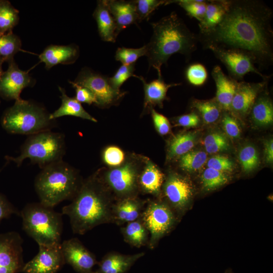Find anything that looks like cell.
<instances>
[{"instance_id": "cell-12", "label": "cell", "mask_w": 273, "mask_h": 273, "mask_svg": "<svg viewBox=\"0 0 273 273\" xmlns=\"http://www.w3.org/2000/svg\"><path fill=\"white\" fill-rule=\"evenodd\" d=\"M162 192L173 212H183L187 208L193 194L191 181L175 172L169 173L162 185Z\"/></svg>"}, {"instance_id": "cell-8", "label": "cell", "mask_w": 273, "mask_h": 273, "mask_svg": "<svg viewBox=\"0 0 273 273\" xmlns=\"http://www.w3.org/2000/svg\"><path fill=\"white\" fill-rule=\"evenodd\" d=\"M142 168L134 160L124 162L119 166L96 173L111 192L115 200L138 196V179Z\"/></svg>"}, {"instance_id": "cell-46", "label": "cell", "mask_w": 273, "mask_h": 273, "mask_svg": "<svg viewBox=\"0 0 273 273\" xmlns=\"http://www.w3.org/2000/svg\"><path fill=\"white\" fill-rule=\"evenodd\" d=\"M69 83L75 88V99L79 102L89 105L94 104L97 106V101L94 94L87 87L79 85L74 81H69Z\"/></svg>"}, {"instance_id": "cell-50", "label": "cell", "mask_w": 273, "mask_h": 273, "mask_svg": "<svg viewBox=\"0 0 273 273\" xmlns=\"http://www.w3.org/2000/svg\"><path fill=\"white\" fill-rule=\"evenodd\" d=\"M265 161L267 163H272L273 161V141L270 139L264 143Z\"/></svg>"}, {"instance_id": "cell-30", "label": "cell", "mask_w": 273, "mask_h": 273, "mask_svg": "<svg viewBox=\"0 0 273 273\" xmlns=\"http://www.w3.org/2000/svg\"><path fill=\"white\" fill-rule=\"evenodd\" d=\"M197 138L195 131L181 132L174 136L168 146V158L171 160L179 158L191 151L197 143Z\"/></svg>"}, {"instance_id": "cell-47", "label": "cell", "mask_w": 273, "mask_h": 273, "mask_svg": "<svg viewBox=\"0 0 273 273\" xmlns=\"http://www.w3.org/2000/svg\"><path fill=\"white\" fill-rule=\"evenodd\" d=\"M151 112L153 123L157 132L162 135L169 133L171 127L168 119L153 108L151 109Z\"/></svg>"}, {"instance_id": "cell-17", "label": "cell", "mask_w": 273, "mask_h": 273, "mask_svg": "<svg viewBox=\"0 0 273 273\" xmlns=\"http://www.w3.org/2000/svg\"><path fill=\"white\" fill-rule=\"evenodd\" d=\"M269 79L257 83L239 81L230 112L240 117L249 114L257 97L267 86Z\"/></svg>"}, {"instance_id": "cell-52", "label": "cell", "mask_w": 273, "mask_h": 273, "mask_svg": "<svg viewBox=\"0 0 273 273\" xmlns=\"http://www.w3.org/2000/svg\"><path fill=\"white\" fill-rule=\"evenodd\" d=\"M225 273H231V272L230 271H228L225 272Z\"/></svg>"}, {"instance_id": "cell-44", "label": "cell", "mask_w": 273, "mask_h": 273, "mask_svg": "<svg viewBox=\"0 0 273 273\" xmlns=\"http://www.w3.org/2000/svg\"><path fill=\"white\" fill-rule=\"evenodd\" d=\"M221 124L225 134L229 137L232 139H237L240 137L241 129L238 123L228 111H225L223 113Z\"/></svg>"}, {"instance_id": "cell-1", "label": "cell", "mask_w": 273, "mask_h": 273, "mask_svg": "<svg viewBox=\"0 0 273 273\" xmlns=\"http://www.w3.org/2000/svg\"><path fill=\"white\" fill-rule=\"evenodd\" d=\"M273 13L258 0H229L227 11L214 28L197 34L204 49L214 47L243 53L260 69L273 64Z\"/></svg>"}, {"instance_id": "cell-4", "label": "cell", "mask_w": 273, "mask_h": 273, "mask_svg": "<svg viewBox=\"0 0 273 273\" xmlns=\"http://www.w3.org/2000/svg\"><path fill=\"white\" fill-rule=\"evenodd\" d=\"M83 180L77 170L63 160L41 168L34 180V188L42 204L54 208L72 200Z\"/></svg>"}, {"instance_id": "cell-33", "label": "cell", "mask_w": 273, "mask_h": 273, "mask_svg": "<svg viewBox=\"0 0 273 273\" xmlns=\"http://www.w3.org/2000/svg\"><path fill=\"white\" fill-rule=\"evenodd\" d=\"M19 20V11L10 2L0 0V33L12 32Z\"/></svg>"}, {"instance_id": "cell-11", "label": "cell", "mask_w": 273, "mask_h": 273, "mask_svg": "<svg viewBox=\"0 0 273 273\" xmlns=\"http://www.w3.org/2000/svg\"><path fill=\"white\" fill-rule=\"evenodd\" d=\"M210 50L225 67L229 76L234 79L241 81L245 75L249 73H255L262 77L263 80L270 78L261 73L255 67L252 60L247 55L236 51L210 47Z\"/></svg>"}, {"instance_id": "cell-25", "label": "cell", "mask_w": 273, "mask_h": 273, "mask_svg": "<svg viewBox=\"0 0 273 273\" xmlns=\"http://www.w3.org/2000/svg\"><path fill=\"white\" fill-rule=\"evenodd\" d=\"M107 3L119 33L129 25L139 22L134 1L110 0Z\"/></svg>"}, {"instance_id": "cell-23", "label": "cell", "mask_w": 273, "mask_h": 273, "mask_svg": "<svg viewBox=\"0 0 273 273\" xmlns=\"http://www.w3.org/2000/svg\"><path fill=\"white\" fill-rule=\"evenodd\" d=\"M141 80L144 88V111L146 109H151L153 106L158 105L162 107L163 102L166 99L168 89L171 87L179 85V83H165L162 78V74L158 75V78L150 82L147 83L141 76L134 75Z\"/></svg>"}, {"instance_id": "cell-36", "label": "cell", "mask_w": 273, "mask_h": 273, "mask_svg": "<svg viewBox=\"0 0 273 273\" xmlns=\"http://www.w3.org/2000/svg\"><path fill=\"white\" fill-rule=\"evenodd\" d=\"M239 160L242 170L249 173L256 169L260 164L259 155L256 148L251 145H246L240 150Z\"/></svg>"}, {"instance_id": "cell-26", "label": "cell", "mask_w": 273, "mask_h": 273, "mask_svg": "<svg viewBox=\"0 0 273 273\" xmlns=\"http://www.w3.org/2000/svg\"><path fill=\"white\" fill-rule=\"evenodd\" d=\"M61 92V105L52 113H50V118L52 120L64 116H72L96 122L97 120L93 117L82 106L81 103L75 98H70L67 96L65 90L59 86Z\"/></svg>"}, {"instance_id": "cell-6", "label": "cell", "mask_w": 273, "mask_h": 273, "mask_svg": "<svg viewBox=\"0 0 273 273\" xmlns=\"http://www.w3.org/2000/svg\"><path fill=\"white\" fill-rule=\"evenodd\" d=\"M50 115L42 106L21 99L5 111L1 124L9 133L30 135L55 126L56 120L51 119Z\"/></svg>"}, {"instance_id": "cell-10", "label": "cell", "mask_w": 273, "mask_h": 273, "mask_svg": "<svg viewBox=\"0 0 273 273\" xmlns=\"http://www.w3.org/2000/svg\"><path fill=\"white\" fill-rule=\"evenodd\" d=\"M74 82L91 90L97 101V106L101 108L116 104L125 94L114 89L109 77L86 67L81 69Z\"/></svg>"}, {"instance_id": "cell-21", "label": "cell", "mask_w": 273, "mask_h": 273, "mask_svg": "<svg viewBox=\"0 0 273 273\" xmlns=\"http://www.w3.org/2000/svg\"><path fill=\"white\" fill-rule=\"evenodd\" d=\"M79 51L75 44L59 46L51 44L48 46L39 55L40 62L45 64L49 69L57 64L74 63L79 57Z\"/></svg>"}, {"instance_id": "cell-3", "label": "cell", "mask_w": 273, "mask_h": 273, "mask_svg": "<svg viewBox=\"0 0 273 273\" xmlns=\"http://www.w3.org/2000/svg\"><path fill=\"white\" fill-rule=\"evenodd\" d=\"M153 34L146 44L149 67L162 74L161 66L166 64L174 54L184 55L189 60L196 50L198 42L197 34L192 32L183 20L172 12L156 22L151 23Z\"/></svg>"}, {"instance_id": "cell-9", "label": "cell", "mask_w": 273, "mask_h": 273, "mask_svg": "<svg viewBox=\"0 0 273 273\" xmlns=\"http://www.w3.org/2000/svg\"><path fill=\"white\" fill-rule=\"evenodd\" d=\"M149 233L148 246L154 249L159 240L173 228L176 221L175 213L165 202L147 200L140 217Z\"/></svg>"}, {"instance_id": "cell-19", "label": "cell", "mask_w": 273, "mask_h": 273, "mask_svg": "<svg viewBox=\"0 0 273 273\" xmlns=\"http://www.w3.org/2000/svg\"><path fill=\"white\" fill-rule=\"evenodd\" d=\"M144 255V252L133 254L114 251L109 252L98 261V267L94 270V273H125Z\"/></svg>"}, {"instance_id": "cell-34", "label": "cell", "mask_w": 273, "mask_h": 273, "mask_svg": "<svg viewBox=\"0 0 273 273\" xmlns=\"http://www.w3.org/2000/svg\"><path fill=\"white\" fill-rule=\"evenodd\" d=\"M207 153L201 150L190 151L179 158V166L183 170L194 172L200 169L207 162Z\"/></svg>"}, {"instance_id": "cell-29", "label": "cell", "mask_w": 273, "mask_h": 273, "mask_svg": "<svg viewBox=\"0 0 273 273\" xmlns=\"http://www.w3.org/2000/svg\"><path fill=\"white\" fill-rule=\"evenodd\" d=\"M124 241L136 248L148 246L149 233L141 218L128 222L121 228Z\"/></svg>"}, {"instance_id": "cell-35", "label": "cell", "mask_w": 273, "mask_h": 273, "mask_svg": "<svg viewBox=\"0 0 273 273\" xmlns=\"http://www.w3.org/2000/svg\"><path fill=\"white\" fill-rule=\"evenodd\" d=\"M229 180V177L226 173L209 167L204 170L201 177L202 188L206 191L214 190Z\"/></svg>"}, {"instance_id": "cell-27", "label": "cell", "mask_w": 273, "mask_h": 273, "mask_svg": "<svg viewBox=\"0 0 273 273\" xmlns=\"http://www.w3.org/2000/svg\"><path fill=\"white\" fill-rule=\"evenodd\" d=\"M263 89L258 95L249 112L253 122L259 126H268L273 122L272 102L268 94L263 93Z\"/></svg>"}, {"instance_id": "cell-48", "label": "cell", "mask_w": 273, "mask_h": 273, "mask_svg": "<svg viewBox=\"0 0 273 273\" xmlns=\"http://www.w3.org/2000/svg\"><path fill=\"white\" fill-rule=\"evenodd\" d=\"M13 214L20 215V212L4 195L0 193V223L2 220L9 218Z\"/></svg>"}, {"instance_id": "cell-40", "label": "cell", "mask_w": 273, "mask_h": 273, "mask_svg": "<svg viewBox=\"0 0 273 273\" xmlns=\"http://www.w3.org/2000/svg\"><path fill=\"white\" fill-rule=\"evenodd\" d=\"M147 48L146 45L138 49L119 48L116 51L115 58L116 60L120 61L122 65L134 64L141 57L146 56Z\"/></svg>"}, {"instance_id": "cell-24", "label": "cell", "mask_w": 273, "mask_h": 273, "mask_svg": "<svg viewBox=\"0 0 273 273\" xmlns=\"http://www.w3.org/2000/svg\"><path fill=\"white\" fill-rule=\"evenodd\" d=\"M93 16L97 22L101 39L105 41L115 42L119 33L115 21L109 11L107 0L97 1Z\"/></svg>"}, {"instance_id": "cell-37", "label": "cell", "mask_w": 273, "mask_h": 273, "mask_svg": "<svg viewBox=\"0 0 273 273\" xmlns=\"http://www.w3.org/2000/svg\"><path fill=\"white\" fill-rule=\"evenodd\" d=\"M205 149L208 154L228 151L230 143L226 135L219 131H214L207 134L203 141Z\"/></svg>"}, {"instance_id": "cell-38", "label": "cell", "mask_w": 273, "mask_h": 273, "mask_svg": "<svg viewBox=\"0 0 273 273\" xmlns=\"http://www.w3.org/2000/svg\"><path fill=\"white\" fill-rule=\"evenodd\" d=\"M208 1L179 0L170 1V3H176L181 7L191 18L199 22L202 21L205 13Z\"/></svg>"}, {"instance_id": "cell-16", "label": "cell", "mask_w": 273, "mask_h": 273, "mask_svg": "<svg viewBox=\"0 0 273 273\" xmlns=\"http://www.w3.org/2000/svg\"><path fill=\"white\" fill-rule=\"evenodd\" d=\"M9 63L7 71L0 76V97L6 100L21 99L22 90L27 87L32 86L34 80L29 75L28 71L19 68L13 60Z\"/></svg>"}, {"instance_id": "cell-14", "label": "cell", "mask_w": 273, "mask_h": 273, "mask_svg": "<svg viewBox=\"0 0 273 273\" xmlns=\"http://www.w3.org/2000/svg\"><path fill=\"white\" fill-rule=\"evenodd\" d=\"M61 247L65 263L71 265L77 273H94L98 261L96 256L77 238L61 242Z\"/></svg>"}, {"instance_id": "cell-43", "label": "cell", "mask_w": 273, "mask_h": 273, "mask_svg": "<svg viewBox=\"0 0 273 273\" xmlns=\"http://www.w3.org/2000/svg\"><path fill=\"white\" fill-rule=\"evenodd\" d=\"M134 64L122 65L116 71L114 75L109 77V81L112 86L117 90H120L122 84L129 77L134 76Z\"/></svg>"}, {"instance_id": "cell-31", "label": "cell", "mask_w": 273, "mask_h": 273, "mask_svg": "<svg viewBox=\"0 0 273 273\" xmlns=\"http://www.w3.org/2000/svg\"><path fill=\"white\" fill-rule=\"evenodd\" d=\"M192 107L198 112L206 124L215 122L221 116L222 110L215 99L209 100L194 99L192 103Z\"/></svg>"}, {"instance_id": "cell-49", "label": "cell", "mask_w": 273, "mask_h": 273, "mask_svg": "<svg viewBox=\"0 0 273 273\" xmlns=\"http://www.w3.org/2000/svg\"><path fill=\"white\" fill-rule=\"evenodd\" d=\"M200 121V117L196 112L180 115L175 119L177 125L186 127H195L199 124Z\"/></svg>"}, {"instance_id": "cell-15", "label": "cell", "mask_w": 273, "mask_h": 273, "mask_svg": "<svg viewBox=\"0 0 273 273\" xmlns=\"http://www.w3.org/2000/svg\"><path fill=\"white\" fill-rule=\"evenodd\" d=\"M37 254L25 263L23 273H57L65 264L59 245H38Z\"/></svg>"}, {"instance_id": "cell-42", "label": "cell", "mask_w": 273, "mask_h": 273, "mask_svg": "<svg viewBox=\"0 0 273 273\" xmlns=\"http://www.w3.org/2000/svg\"><path fill=\"white\" fill-rule=\"evenodd\" d=\"M102 157L104 163L111 168L119 166L125 162L124 152L117 146H111L106 148Z\"/></svg>"}, {"instance_id": "cell-51", "label": "cell", "mask_w": 273, "mask_h": 273, "mask_svg": "<svg viewBox=\"0 0 273 273\" xmlns=\"http://www.w3.org/2000/svg\"><path fill=\"white\" fill-rule=\"evenodd\" d=\"M3 63L2 61L0 60V76L4 72L2 69V64Z\"/></svg>"}, {"instance_id": "cell-5", "label": "cell", "mask_w": 273, "mask_h": 273, "mask_svg": "<svg viewBox=\"0 0 273 273\" xmlns=\"http://www.w3.org/2000/svg\"><path fill=\"white\" fill-rule=\"evenodd\" d=\"M22 227L38 245L54 246L61 244L63 231L62 214L54 208L35 202L26 205L20 212Z\"/></svg>"}, {"instance_id": "cell-32", "label": "cell", "mask_w": 273, "mask_h": 273, "mask_svg": "<svg viewBox=\"0 0 273 273\" xmlns=\"http://www.w3.org/2000/svg\"><path fill=\"white\" fill-rule=\"evenodd\" d=\"M21 41L16 35L10 32L0 33V60L8 63L14 60V56L22 51Z\"/></svg>"}, {"instance_id": "cell-7", "label": "cell", "mask_w": 273, "mask_h": 273, "mask_svg": "<svg viewBox=\"0 0 273 273\" xmlns=\"http://www.w3.org/2000/svg\"><path fill=\"white\" fill-rule=\"evenodd\" d=\"M65 150L64 135L48 130L29 135L22 145L18 156H6V158L14 162L17 166H20L25 159H29L41 169L63 160Z\"/></svg>"}, {"instance_id": "cell-45", "label": "cell", "mask_w": 273, "mask_h": 273, "mask_svg": "<svg viewBox=\"0 0 273 273\" xmlns=\"http://www.w3.org/2000/svg\"><path fill=\"white\" fill-rule=\"evenodd\" d=\"M207 167L222 172H231L234 170V164L228 157L222 155L214 156L207 161Z\"/></svg>"}, {"instance_id": "cell-39", "label": "cell", "mask_w": 273, "mask_h": 273, "mask_svg": "<svg viewBox=\"0 0 273 273\" xmlns=\"http://www.w3.org/2000/svg\"><path fill=\"white\" fill-rule=\"evenodd\" d=\"M139 22L148 20L150 15L161 5L169 4V1L137 0L134 1Z\"/></svg>"}, {"instance_id": "cell-41", "label": "cell", "mask_w": 273, "mask_h": 273, "mask_svg": "<svg viewBox=\"0 0 273 273\" xmlns=\"http://www.w3.org/2000/svg\"><path fill=\"white\" fill-rule=\"evenodd\" d=\"M186 77L191 84L201 86L207 79V71L205 66L200 63L193 64L187 68Z\"/></svg>"}, {"instance_id": "cell-20", "label": "cell", "mask_w": 273, "mask_h": 273, "mask_svg": "<svg viewBox=\"0 0 273 273\" xmlns=\"http://www.w3.org/2000/svg\"><path fill=\"white\" fill-rule=\"evenodd\" d=\"M211 75L216 87L215 100L223 110L230 112L239 81L226 75L218 65L213 67Z\"/></svg>"}, {"instance_id": "cell-18", "label": "cell", "mask_w": 273, "mask_h": 273, "mask_svg": "<svg viewBox=\"0 0 273 273\" xmlns=\"http://www.w3.org/2000/svg\"><path fill=\"white\" fill-rule=\"evenodd\" d=\"M146 203L138 196L116 200L112 207V223L121 226L138 219Z\"/></svg>"}, {"instance_id": "cell-13", "label": "cell", "mask_w": 273, "mask_h": 273, "mask_svg": "<svg viewBox=\"0 0 273 273\" xmlns=\"http://www.w3.org/2000/svg\"><path fill=\"white\" fill-rule=\"evenodd\" d=\"M23 239L16 232L0 234V273H19L24 265Z\"/></svg>"}, {"instance_id": "cell-2", "label": "cell", "mask_w": 273, "mask_h": 273, "mask_svg": "<svg viewBox=\"0 0 273 273\" xmlns=\"http://www.w3.org/2000/svg\"><path fill=\"white\" fill-rule=\"evenodd\" d=\"M115 201L96 172L83 180L69 204L62 208L70 219L72 232L83 235L99 225L112 223V207Z\"/></svg>"}, {"instance_id": "cell-22", "label": "cell", "mask_w": 273, "mask_h": 273, "mask_svg": "<svg viewBox=\"0 0 273 273\" xmlns=\"http://www.w3.org/2000/svg\"><path fill=\"white\" fill-rule=\"evenodd\" d=\"M164 179L162 172L151 161L148 160L139 176V191L159 198Z\"/></svg>"}, {"instance_id": "cell-28", "label": "cell", "mask_w": 273, "mask_h": 273, "mask_svg": "<svg viewBox=\"0 0 273 273\" xmlns=\"http://www.w3.org/2000/svg\"><path fill=\"white\" fill-rule=\"evenodd\" d=\"M229 0L208 1L204 17L199 22V32H205L215 27L223 19L228 7Z\"/></svg>"}]
</instances>
